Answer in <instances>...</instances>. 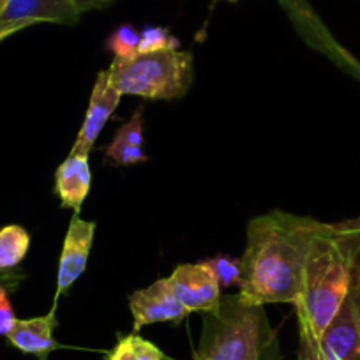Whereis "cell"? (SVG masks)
I'll return each mask as SVG.
<instances>
[{"mask_svg": "<svg viewBox=\"0 0 360 360\" xmlns=\"http://www.w3.org/2000/svg\"><path fill=\"white\" fill-rule=\"evenodd\" d=\"M321 221L272 210L248 224L238 295L251 304L295 306L311 242Z\"/></svg>", "mask_w": 360, "mask_h": 360, "instance_id": "6da1fadb", "label": "cell"}, {"mask_svg": "<svg viewBox=\"0 0 360 360\" xmlns=\"http://www.w3.org/2000/svg\"><path fill=\"white\" fill-rule=\"evenodd\" d=\"M360 266V216L320 223L302 272L295 302L300 352H309L348 299Z\"/></svg>", "mask_w": 360, "mask_h": 360, "instance_id": "7a4b0ae2", "label": "cell"}, {"mask_svg": "<svg viewBox=\"0 0 360 360\" xmlns=\"http://www.w3.org/2000/svg\"><path fill=\"white\" fill-rule=\"evenodd\" d=\"M193 356L198 360H283L278 332L265 306L238 293L221 297L216 311L202 314V335Z\"/></svg>", "mask_w": 360, "mask_h": 360, "instance_id": "3957f363", "label": "cell"}, {"mask_svg": "<svg viewBox=\"0 0 360 360\" xmlns=\"http://www.w3.org/2000/svg\"><path fill=\"white\" fill-rule=\"evenodd\" d=\"M110 82L122 96L148 101H172L188 94L195 79V62L189 51L172 50L138 53L131 60H117L108 68Z\"/></svg>", "mask_w": 360, "mask_h": 360, "instance_id": "277c9868", "label": "cell"}, {"mask_svg": "<svg viewBox=\"0 0 360 360\" xmlns=\"http://www.w3.org/2000/svg\"><path fill=\"white\" fill-rule=\"evenodd\" d=\"M79 16L71 0H6L0 9V41L36 23L76 25Z\"/></svg>", "mask_w": 360, "mask_h": 360, "instance_id": "5b68a950", "label": "cell"}, {"mask_svg": "<svg viewBox=\"0 0 360 360\" xmlns=\"http://www.w3.org/2000/svg\"><path fill=\"white\" fill-rule=\"evenodd\" d=\"M300 353L307 360H360V325L352 297L342 302L316 345Z\"/></svg>", "mask_w": 360, "mask_h": 360, "instance_id": "8992f818", "label": "cell"}, {"mask_svg": "<svg viewBox=\"0 0 360 360\" xmlns=\"http://www.w3.org/2000/svg\"><path fill=\"white\" fill-rule=\"evenodd\" d=\"M172 292L191 313H212L221 302V286L203 262L182 263L168 278Z\"/></svg>", "mask_w": 360, "mask_h": 360, "instance_id": "52a82bcc", "label": "cell"}, {"mask_svg": "<svg viewBox=\"0 0 360 360\" xmlns=\"http://www.w3.org/2000/svg\"><path fill=\"white\" fill-rule=\"evenodd\" d=\"M96 228H98L96 221L82 219L79 214H75L71 217V223H69L68 231H65L60 259H58L57 293H55L53 306H57L58 299L85 272L86 263H89L90 249H92V244H94Z\"/></svg>", "mask_w": 360, "mask_h": 360, "instance_id": "ba28073f", "label": "cell"}, {"mask_svg": "<svg viewBox=\"0 0 360 360\" xmlns=\"http://www.w3.org/2000/svg\"><path fill=\"white\" fill-rule=\"evenodd\" d=\"M129 309L134 332L154 323H180L189 316V311L172 292L168 278L158 279L147 288L134 292L129 297Z\"/></svg>", "mask_w": 360, "mask_h": 360, "instance_id": "9c48e42d", "label": "cell"}, {"mask_svg": "<svg viewBox=\"0 0 360 360\" xmlns=\"http://www.w3.org/2000/svg\"><path fill=\"white\" fill-rule=\"evenodd\" d=\"M120 99H122V94L110 82L108 69L99 72L98 78H96L94 89H92V94H90V103L89 108H86L85 119H83L82 129H79L78 136L72 143L71 152L90 154L92 147L96 145V140L99 138L101 131L105 129L108 119L119 106Z\"/></svg>", "mask_w": 360, "mask_h": 360, "instance_id": "30bf717a", "label": "cell"}, {"mask_svg": "<svg viewBox=\"0 0 360 360\" xmlns=\"http://www.w3.org/2000/svg\"><path fill=\"white\" fill-rule=\"evenodd\" d=\"M55 328H57V306L51 307L43 316L16 320L15 327L8 334V341L13 348L25 355L36 356L37 360H48L55 349L64 348L55 339Z\"/></svg>", "mask_w": 360, "mask_h": 360, "instance_id": "8fae6325", "label": "cell"}, {"mask_svg": "<svg viewBox=\"0 0 360 360\" xmlns=\"http://www.w3.org/2000/svg\"><path fill=\"white\" fill-rule=\"evenodd\" d=\"M90 184H92V172H90L89 154L71 152L55 172V195L60 198L62 207L79 214V209L90 191Z\"/></svg>", "mask_w": 360, "mask_h": 360, "instance_id": "7c38bea8", "label": "cell"}, {"mask_svg": "<svg viewBox=\"0 0 360 360\" xmlns=\"http://www.w3.org/2000/svg\"><path fill=\"white\" fill-rule=\"evenodd\" d=\"M106 158L117 166H133L147 161L143 150V106H138L131 119L119 127L112 143L106 147Z\"/></svg>", "mask_w": 360, "mask_h": 360, "instance_id": "4fadbf2b", "label": "cell"}, {"mask_svg": "<svg viewBox=\"0 0 360 360\" xmlns=\"http://www.w3.org/2000/svg\"><path fill=\"white\" fill-rule=\"evenodd\" d=\"M105 360H168V355L138 332L119 334L117 345L105 355Z\"/></svg>", "mask_w": 360, "mask_h": 360, "instance_id": "5bb4252c", "label": "cell"}, {"mask_svg": "<svg viewBox=\"0 0 360 360\" xmlns=\"http://www.w3.org/2000/svg\"><path fill=\"white\" fill-rule=\"evenodd\" d=\"M30 248V235L18 224L0 230V272L11 270L23 262Z\"/></svg>", "mask_w": 360, "mask_h": 360, "instance_id": "9a60e30c", "label": "cell"}, {"mask_svg": "<svg viewBox=\"0 0 360 360\" xmlns=\"http://www.w3.org/2000/svg\"><path fill=\"white\" fill-rule=\"evenodd\" d=\"M106 48L113 53L117 60H131L138 55L140 48V32L131 23H122L110 34Z\"/></svg>", "mask_w": 360, "mask_h": 360, "instance_id": "2e32d148", "label": "cell"}, {"mask_svg": "<svg viewBox=\"0 0 360 360\" xmlns=\"http://www.w3.org/2000/svg\"><path fill=\"white\" fill-rule=\"evenodd\" d=\"M207 266L214 274V278L219 283L221 290L231 288V286H240L242 279V263L240 258H233L228 255H217L214 258L205 259Z\"/></svg>", "mask_w": 360, "mask_h": 360, "instance_id": "e0dca14e", "label": "cell"}, {"mask_svg": "<svg viewBox=\"0 0 360 360\" xmlns=\"http://www.w3.org/2000/svg\"><path fill=\"white\" fill-rule=\"evenodd\" d=\"M172 50H180V41L166 27L148 25L140 32L138 53H159Z\"/></svg>", "mask_w": 360, "mask_h": 360, "instance_id": "ac0fdd59", "label": "cell"}, {"mask_svg": "<svg viewBox=\"0 0 360 360\" xmlns=\"http://www.w3.org/2000/svg\"><path fill=\"white\" fill-rule=\"evenodd\" d=\"M16 320H18V318H16L13 304L11 300H9L8 288L0 285V335L8 338V334L13 330V327H15Z\"/></svg>", "mask_w": 360, "mask_h": 360, "instance_id": "d6986e66", "label": "cell"}, {"mask_svg": "<svg viewBox=\"0 0 360 360\" xmlns=\"http://www.w3.org/2000/svg\"><path fill=\"white\" fill-rule=\"evenodd\" d=\"M72 6L78 9L79 15L89 11H99V9L110 8L115 0H71Z\"/></svg>", "mask_w": 360, "mask_h": 360, "instance_id": "ffe728a7", "label": "cell"}, {"mask_svg": "<svg viewBox=\"0 0 360 360\" xmlns=\"http://www.w3.org/2000/svg\"><path fill=\"white\" fill-rule=\"evenodd\" d=\"M349 297H352V300H353V306H355L356 318H359V325H360V266H359V270H356L355 281H353V285H352Z\"/></svg>", "mask_w": 360, "mask_h": 360, "instance_id": "44dd1931", "label": "cell"}, {"mask_svg": "<svg viewBox=\"0 0 360 360\" xmlns=\"http://www.w3.org/2000/svg\"><path fill=\"white\" fill-rule=\"evenodd\" d=\"M299 360H307V356L302 355V353H299Z\"/></svg>", "mask_w": 360, "mask_h": 360, "instance_id": "7402d4cb", "label": "cell"}, {"mask_svg": "<svg viewBox=\"0 0 360 360\" xmlns=\"http://www.w3.org/2000/svg\"><path fill=\"white\" fill-rule=\"evenodd\" d=\"M6 4V0H0V9H2V6Z\"/></svg>", "mask_w": 360, "mask_h": 360, "instance_id": "603a6c76", "label": "cell"}, {"mask_svg": "<svg viewBox=\"0 0 360 360\" xmlns=\"http://www.w3.org/2000/svg\"><path fill=\"white\" fill-rule=\"evenodd\" d=\"M226 2H237V0H226Z\"/></svg>", "mask_w": 360, "mask_h": 360, "instance_id": "cb8c5ba5", "label": "cell"}, {"mask_svg": "<svg viewBox=\"0 0 360 360\" xmlns=\"http://www.w3.org/2000/svg\"><path fill=\"white\" fill-rule=\"evenodd\" d=\"M193 360H198V359H196V356H193Z\"/></svg>", "mask_w": 360, "mask_h": 360, "instance_id": "d4e9b609", "label": "cell"}]
</instances>
